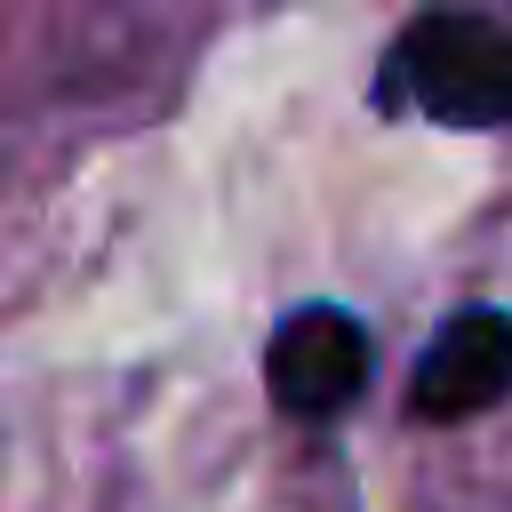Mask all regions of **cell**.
Instances as JSON below:
<instances>
[{
  "label": "cell",
  "mask_w": 512,
  "mask_h": 512,
  "mask_svg": "<svg viewBox=\"0 0 512 512\" xmlns=\"http://www.w3.org/2000/svg\"><path fill=\"white\" fill-rule=\"evenodd\" d=\"M392 80L416 112L448 128L512 120V24L496 16H416L392 48Z\"/></svg>",
  "instance_id": "6da1fadb"
},
{
  "label": "cell",
  "mask_w": 512,
  "mask_h": 512,
  "mask_svg": "<svg viewBox=\"0 0 512 512\" xmlns=\"http://www.w3.org/2000/svg\"><path fill=\"white\" fill-rule=\"evenodd\" d=\"M264 384L288 416H336L360 400L368 384V328L336 304H304L280 320V336L264 344Z\"/></svg>",
  "instance_id": "7a4b0ae2"
},
{
  "label": "cell",
  "mask_w": 512,
  "mask_h": 512,
  "mask_svg": "<svg viewBox=\"0 0 512 512\" xmlns=\"http://www.w3.org/2000/svg\"><path fill=\"white\" fill-rule=\"evenodd\" d=\"M512 392V312L496 304H464L440 320V336L424 344L416 360V384H408V408L424 424H456V416H480Z\"/></svg>",
  "instance_id": "3957f363"
}]
</instances>
